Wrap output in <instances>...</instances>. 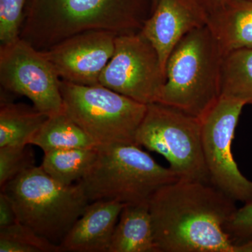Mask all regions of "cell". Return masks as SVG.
I'll list each match as a JSON object with an SVG mask.
<instances>
[{"instance_id": "6da1fadb", "label": "cell", "mask_w": 252, "mask_h": 252, "mask_svg": "<svg viewBox=\"0 0 252 252\" xmlns=\"http://www.w3.org/2000/svg\"><path fill=\"white\" fill-rule=\"evenodd\" d=\"M233 198L211 182L180 180L149 200L158 252H252L227 230L237 211Z\"/></svg>"}, {"instance_id": "7a4b0ae2", "label": "cell", "mask_w": 252, "mask_h": 252, "mask_svg": "<svg viewBox=\"0 0 252 252\" xmlns=\"http://www.w3.org/2000/svg\"><path fill=\"white\" fill-rule=\"evenodd\" d=\"M153 0H28L20 37L44 51L84 32L142 31Z\"/></svg>"}, {"instance_id": "3957f363", "label": "cell", "mask_w": 252, "mask_h": 252, "mask_svg": "<svg viewBox=\"0 0 252 252\" xmlns=\"http://www.w3.org/2000/svg\"><path fill=\"white\" fill-rule=\"evenodd\" d=\"M223 56L207 25L186 34L167 59L157 102L203 118L220 97Z\"/></svg>"}, {"instance_id": "277c9868", "label": "cell", "mask_w": 252, "mask_h": 252, "mask_svg": "<svg viewBox=\"0 0 252 252\" xmlns=\"http://www.w3.org/2000/svg\"><path fill=\"white\" fill-rule=\"evenodd\" d=\"M98 156L87 175L79 181L89 202L135 204L149 201L164 186L179 180L135 144L97 146Z\"/></svg>"}, {"instance_id": "5b68a950", "label": "cell", "mask_w": 252, "mask_h": 252, "mask_svg": "<svg viewBox=\"0 0 252 252\" xmlns=\"http://www.w3.org/2000/svg\"><path fill=\"white\" fill-rule=\"evenodd\" d=\"M1 191L11 199L20 223L57 245L90 203L79 182L61 185L36 165L10 181Z\"/></svg>"}, {"instance_id": "8992f818", "label": "cell", "mask_w": 252, "mask_h": 252, "mask_svg": "<svg viewBox=\"0 0 252 252\" xmlns=\"http://www.w3.org/2000/svg\"><path fill=\"white\" fill-rule=\"evenodd\" d=\"M60 89L64 111L97 146L137 144L147 104L100 84L81 86L61 79Z\"/></svg>"}, {"instance_id": "52a82bcc", "label": "cell", "mask_w": 252, "mask_h": 252, "mask_svg": "<svg viewBox=\"0 0 252 252\" xmlns=\"http://www.w3.org/2000/svg\"><path fill=\"white\" fill-rule=\"evenodd\" d=\"M135 140L165 158L180 180L211 182L198 118L159 102L149 104Z\"/></svg>"}, {"instance_id": "ba28073f", "label": "cell", "mask_w": 252, "mask_h": 252, "mask_svg": "<svg viewBox=\"0 0 252 252\" xmlns=\"http://www.w3.org/2000/svg\"><path fill=\"white\" fill-rule=\"evenodd\" d=\"M245 104L220 97L200 119L204 158L210 182L235 201L252 203V182L239 170L232 142Z\"/></svg>"}, {"instance_id": "9c48e42d", "label": "cell", "mask_w": 252, "mask_h": 252, "mask_svg": "<svg viewBox=\"0 0 252 252\" xmlns=\"http://www.w3.org/2000/svg\"><path fill=\"white\" fill-rule=\"evenodd\" d=\"M166 79L160 57L142 32L117 35L99 84L140 103L157 102Z\"/></svg>"}, {"instance_id": "30bf717a", "label": "cell", "mask_w": 252, "mask_h": 252, "mask_svg": "<svg viewBox=\"0 0 252 252\" xmlns=\"http://www.w3.org/2000/svg\"><path fill=\"white\" fill-rule=\"evenodd\" d=\"M61 79L42 52L19 38L0 46V83L5 91L28 97L51 116L64 110Z\"/></svg>"}, {"instance_id": "8fae6325", "label": "cell", "mask_w": 252, "mask_h": 252, "mask_svg": "<svg viewBox=\"0 0 252 252\" xmlns=\"http://www.w3.org/2000/svg\"><path fill=\"white\" fill-rule=\"evenodd\" d=\"M117 36L109 31L84 32L41 51L61 80L99 85L101 74L114 54Z\"/></svg>"}, {"instance_id": "7c38bea8", "label": "cell", "mask_w": 252, "mask_h": 252, "mask_svg": "<svg viewBox=\"0 0 252 252\" xmlns=\"http://www.w3.org/2000/svg\"><path fill=\"white\" fill-rule=\"evenodd\" d=\"M208 16L200 0H158L141 32L157 50L165 71L179 41L190 32L206 26Z\"/></svg>"}, {"instance_id": "4fadbf2b", "label": "cell", "mask_w": 252, "mask_h": 252, "mask_svg": "<svg viewBox=\"0 0 252 252\" xmlns=\"http://www.w3.org/2000/svg\"><path fill=\"white\" fill-rule=\"evenodd\" d=\"M125 205L108 200L91 202L63 239L61 252H108Z\"/></svg>"}, {"instance_id": "5bb4252c", "label": "cell", "mask_w": 252, "mask_h": 252, "mask_svg": "<svg viewBox=\"0 0 252 252\" xmlns=\"http://www.w3.org/2000/svg\"><path fill=\"white\" fill-rule=\"evenodd\" d=\"M207 26L223 54L252 48V0H226L209 14Z\"/></svg>"}, {"instance_id": "9a60e30c", "label": "cell", "mask_w": 252, "mask_h": 252, "mask_svg": "<svg viewBox=\"0 0 252 252\" xmlns=\"http://www.w3.org/2000/svg\"><path fill=\"white\" fill-rule=\"evenodd\" d=\"M108 252H158L149 201L124 206Z\"/></svg>"}, {"instance_id": "2e32d148", "label": "cell", "mask_w": 252, "mask_h": 252, "mask_svg": "<svg viewBox=\"0 0 252 252\" xmlns=\"http://www.w3.org/2000/svg\"><path fill=\"white\" fill-rule=\"evenodd\" d=\"M49 117L34 106L14 103L1 94L0 147L31 145L32 138Z\"/></svg>"}, {"instance_id": "e0dca14e", "label": "cell", "mask_w": 252, "mask_h": 252, "mask_svg": "<svg viewBox=\"0 0 252 252\" xmlns=\"http://www.w3.org/2000/svg\"><path fill=\"white\" fill-rule=\"evenodd\" d=\"M31 145L44 153L61 149L97 147L94 140L68 116L65 111L49 116L32 138Z\"/></svg>"}, {"instance_id": "ac0fdd59", "label": "cell", "mask_w": 252, "mask_h": 252, "mask_svg": "<svg viewBox=\"0 0 252 252\" xmlns=\"http://www.w3.org/2000/svg\"><path fill=\"white\" fill-rule=\"evenodd\" d=\"M97 156V147L52 151L44 154L40 166L61 185H72L87 175Z\"/></svg>"}, {"instance_id": "d6986e66", "label": "cell", "mask_w": 252, "mask_h": 252, "mask_svg": "<svg viewBox=\"0 0 252 252\" xmlns=\"http://www.w3.org/2000/svg\"><path fill=\"white\" fill-rule=\"evenodd\" d=\"M220 97L252 104V48L233 50L223 56Z\"/></svg>"}, {"instance_id": "ffe728a7", "label": "cell", "mask_w": 252, "mask_h": 252, "mask_svg": "<svg viewBox=\"0 0 252 252\" xmlns=\"http://www.w3.org/2000/svg\"><path fill=\"white\" fill-rule=\"evenodd\" d=\"M0 252H61V249L19 222L0 228Z\"/></svg>"}, {"instance_id": "44dd1931", "label": "cell", "mask_w": 252, "mask_h": 252, "mask_svg": "<svg viewBox=\"0 0 252 252\" xmlns=\"http://www.w3.org/2000/svg\"><path fill=\"white\" fill-rule=\"evenodd\" d=\"M28 145L0 147L1 188L23 172L35 166L34 153Z\"/></svg>"}, {"instance_id": "7402d4cb", "label": "cell", "mask_w": 252, "mask_h": 252, "mask_svg": "<svg viewBox=\"0 0 252 252\" xmlns=\"http://www.w3.org/2000/svg\"><path fill=\"white\" fill-rule=\"evenodd\" d=\"M28 1L0 0L1 46L11 44L19 39Z\"/></svg>"}, {"instance_id": "603a6c76", "label": "cell", "mask_w": 252, "mask_h": 252, "mask_svg": "<svg viewBox=\"0 0 252 252\" xmlns=\"http://www.w3.org/2000/svg\"><path fill=\"white\" fill-rule=\"evenodd\" d=\"M227 230L238 243L252 238V203L245 204L237 210Z\"/></svg>"}, {"instance_id": "cb8c5ba5", "label": "cell", "mask_w": 252, "mask_h": 252, "mask_svg": "<svg viewBox=\"0 0 252 252\" xmlns=\"http://www.w3.org/2000/svg\"><path fill=\"white\" fill-rule=\"evenodd\" d=\"M19 223L17 214L11 199L6 193H0V228H7Z\"/></svg>"}, {"instance_id": "d4e9b609", "label": "cell", "mask_w": 252, "mask_h": 252, "mask_svg": "<svg viewBox=\"0 0 252 252\" xmlns=\"http://www.w3.org/2000/svg\"><path fill=\"white\" fill-rule=\"evenodd\" d=\"M200 1L209 15L220 8L224 4L226 0H200Z\"/></svg>"}, {"instance_id": "484cf974", "label": "cell", "mask_w": 252, "mask_h": 252, "mask_svg": "<svg viewBox=\"0 0 252 252\" xmlns=\"http://www.w3.org/2000/svg\"><path fill=\"white\" fill-rule=\"evenodd\" d=\"M153 1H154V8H155L156 5H157V4L158 0H153ZM153 11H154V10H153Z\"/></svg>"}]
</instances>
